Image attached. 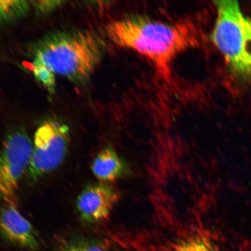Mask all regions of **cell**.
Wrapping results in <instances>:
<instances>
[{"label": "cell", "instance_id": "6da1fadb", "mask_svg": "<svg viewBox=\"0 0 251 251\" xmlns=\"http://www.w3.org/2000/svg\"><path fill=\"white\" fill-rule=\"evenodd\" d=\"M107 34L116 45L145 56L166 81L170 79L174 59L197 43L190 23L169 24L140 16L113 22L108 25Z\"/></svg>", "mask_w": 251, "mask_h": 251}, {"label": "cell", "instance_id": "7a4b0ae2", "mask_svg": "<svg viewBox=\"0 0 251 251\" xmlns=\"http://www.w3.org/2000/svg\"><path fill=\"white\" fill-rule=\"evenodd\" d=\"M34 59L56 75L76 84L83 83L101 60L103 45L95 33L87 30L58 31L36 43Z\"/></svg>", "mask_w": 251, "mask_h": 251}, {"label": "cell", "instance_id": "3957f363", "mask_svg": "<svg viewBox=\"0 0 251 251\" xmlns=\"http://www.w3.org/2000/svg\"><path fill=\"white\" fill-rule=\"evenodd\" d=\"M217 17L212 33L213 43L238 77L251 79V18L237 1L215 2Z\"/></svg>", "mask_w": 251, "mask_h": 251}, {"label": "cell", "instance_id": "277c9868", "mask_svg": "<svg viewBox=\"0 0 251 251\" xmlns=\"http://www.w3.org/2000/svg\"><path fill=\"white\" fill-rule=\"evenodd\" d=\"M70 141L68 125L55 118L44 121L34 136L27 171L30 179L38 180L59 168L67 154Z\"/></svg>", "mask_w": 251, "mask_h": 251}, {"label": "cell", "instance_id": "5b68a950", "mask_svg": "<svg viewBox=\"0 0 251 251\" xmlns=\"http://www.w3.org/2000/svg\"><path fill=\"white\" fill-rule=\"evenodd\" d=\"M32 153V143L23 129L7 135L0 150V198L5 203L17 205L19 184L28 171Z\"/></svg>", "mask_w": 251, "mask_h": 251}, {"label": "cell", "instance_id": "8992f818", "mask_svg": "<svg viewBox=\"0 0 251 251\" xmlns=\"http://www.w3.org/2000/svg\"><path fill=\"white\" fill-rule=\"evenodd\" d=\"M119 200V193L108 183L87 185L77 197L76 208L81 221L97 224L106 221Z\"/></svg>", "mask_w": 251, "mask_h": 251}, {"label": "cell", "instance_id": "52a82bcc", "mask_svg": "<svg viewBox=\"0 0 251 251\" xmlns=\"http://www.w3.org/2000/svg\"><path fill=\"white\" fill-rule=\"evenodd\" d=\"M0 235L21 249L33 251L40 247V238L35 228L16 205L5 203L0 209Z\"/></svg>", "mask_w": 251, "mask_h": 251}, {"label": "cell", "instance_id": "ba28073f", "mask_svg": "<svg viewBox=\"0 0 251 251\" xmlns=\"http://www.w3.org/2000/svg\"><path fill=\"white\" fill-rule=\"evenodd\" d=\"M93 174L100 182L108 183L128 176L130 169L125 160L111 146L97 153L91 166Z\"/></svg>", "mask_w": 251, "mask_h": 251}, {"label": "cell", "instance_id": "9c48e42d", "mask_svg": "<svg viewBox=\"0 0 251 251\" xmlns=\"http://www.w3.org/2000/svg\"><path fill=\"white\" fill-rule=\"evenodd\" d=\"M29 3L26 1H0V23L23 17L29 10Z\"/></svg>", "mask_w": 251, "mask_h": 251}, {"label": "cell", "instance_id": "30bf717a", "mask_svg": "<svg viewBox=\"0 0 251 251\" xmlns=\"http://www.w3.org/2000/svg\"><path fill=\"white\" fill-rule=\"evenodd\" d=\"M55 251H105L102 244L84 237H73L62 243Z\"/></svg>", "mask_w": 251, "mask_h": 251}, {"label": "cell", "instance_id": "8fae6325", "mask_svg": "<svg viewBox=\"0 0 251 251\" xmlns=\"http://www.w3.org/2000/svg\"><path fill=\"white\" fill-rule=\"evenodd\" d=\"M174 251H220L219 248L209 238L198 235L182 241Z\"/></svg>", "mask_w": 251, "mask_h": 251}, {"label": "cell", "instance_id": "7c38bea8", "mask_svg": "<svg viewBox=\"0 0 251 251\" xmlns=\"http://www.w3.org/2000/svg\"><path fill=\"white\" fill-rule=\"evenodd\" d=\"M34 76L50 94H54L56 89V75L38 59H34L32 65Z\"/></svg>", "mask_w": 251, "mask_h": 251}, {"label": "cell", "instance_id": "4fadbf2b", "mask_svg": "<svg viewBox=\"0 0 251 251\" xmlns=\"http://www.w3.org/2000/svg\"><path fill=\"white\" fill-rule=\"evenodd\" d=\"M62 1H30L34 8L41 14H46L54 11L62 5Z\"/></svg>", "mask_w": 251, "mask_h": 251}, {"label": "cell", "instance_id": "5bb4252c", "mask_svg": "<svg viewBox=\"0 0 251 251\" xmlns=\"http://www.w3.org/2000/svg\"><path fill=\"white\" fill-rule=\"evenodd\" d=\"M172 251H174L172 250Z\"/></svg>", "mask_w": 251, "mask_h": 251}]
</instances>
